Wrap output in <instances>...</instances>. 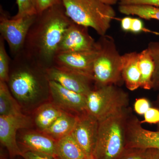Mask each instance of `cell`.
Wrapping results in <instances>:
<instances>
[{"mask_svg":"<svg viewBox=\"0 0 159 159\" xmlns=\"http://www.w3.org/2000/svg\"><path fill=\"white\" fill-rule=\"evenodd\" d=\"M72 21L62 4L37 14L23 51L46 69L53 66L63 35Z\"/></svg>","mask_w":159,"mask_h":159,"instance_id":"1","label":"cell"},{"mask_svg":"<svg viewBox=\"0 0 159 159\" xmlns=\"http://www.w3.org/2000/svg\"><path fill=\"white\" fill-rule=\"evenodd\" d=\"M47 69L23 50L11 60L7 83L13 97L30 102L49 92Z\"/></svg>","mask_w":159,"mask_h":159,"instance_id":"2","label":"cell"},{"mask_svg":"<svg viewBox=\"0 0 159 159\" xmlns=\"http://www.w3.org/2000/svg\"><path fill=\"white\" fill-rule=\"evenodd\" d=\"M132 112L129 107L99 121L94 159H119L126 148L125 125Z\"/></svg>","mask_w":159,"mask_h":159,"instance_id":"3","label":"cell"},{"mask_svg":"<svg viewBox=\"0 0 159 159\" xmlns=\"http://www.w3.org/2000/svg\"><path fill=\"white\" fill-rule=\"evenodd\" d=\"M67 16L74 22L94 29L100 36L106 34L115 18L111 6L99 0H61Z\"/></svg>","mask_w":159,"mask_h":159,"instance_id":"4","label":"cell"},{"mask_svg":"<svg viewBox=\"0 0 159 159\" xmlns=\"http://www.w3.org/2000/svg\"><path fill=\"white\" fill-rule=\"evenodd\" d=\"M97 42L98 53L93 66L95 87L120 85L124 82L122 76V55L119 54L115 40L105 34L100 36Z\"/></svg>","mask_w":159,"mask_h":159,"instance_id":"5","label":"cell"},{"mask_svg":"<svg viewBox=\"0 0 159 159\" xmlns=\"http://www.w3.org/2000/svg\"><path fill=\"white\" fill-rule=\"evenodd\" d=\"M128 93L119 86L95 87L87 96L86 112L99 121L129 107Z\"/></svg>","mask_w":159,"mask_h":159,"instance_id":"6","label":"cell"},{"mask_svg":"<svg viewBox=\"0 0 159 159\" xmlns=\"http://www.w3.org/2000/svg\"><path fill=\"white\" fill-rule=\"evenodd\" d=\"M0 11L1 36L8 44L13 57L24 48L28 32L37 14L14 19L9 17L2 6Z\"/></svg>","mask_w":159,"mask_h":159,"instance_id":"7","label":"cell"},{"mask_svg":"<svg viewBox=\"0 0 159 159\" xmlns=\"http://www.w3.org/2000/svg\"><path fill=\"white\" fill-rule=\"evenodd\" d=\"M126 148L156 149L159 150V131L143 128L141 121L131 113L125 125Z\"/></svg>","mask_w":159,"mask_h":159,"instance_id":"8","label":"cell"},{"mask_svg":"<svg viewBox=\"0 0 159 159\" xmlns=\"http://www.w3.org/2000/svg\"><path fill=\"white\" fill-rule=\"evenodd\" d=\"M88 28L72 21L63 35L57 54L89 51L95 48L97 42L89 33Z\"/></svg>","mask_w":159,"mask_h":159,"instance_id":"9","label":"cell"},{"mask_svg":"<svg viewBox=\"0 0 159 159\" xmlns=\"http://www.w3.org/2000/svg\"><path fill=\"white\" fill-rule=\"evenodd\" d=\"M98 53L97 42L96 48L91 51L58 53L53 66L78 72L94 80L93 66Z\"/></svg>","mask_w":159,"mask_h":159,"instance_id":"10","label":"cell"},{"mask_svg":"<svg viewBox=\"0 0 159 159\" xmlns=\"http://www.w3.org/2000/svg\"><path fill=\"white\" fill-rule=\"evenodd\" d=\"M49 80L58 83L65 88L87 96L93 87L94 80L91 77L74 71L56 66L47 69Z\"/></svg>","mask_w":159,"mask_h":159,"instance_id":"11","label":"cell"},{"mask_svg":"<svg viewBox=\"0 0 159 159\" xmlns=\"http://www.w3.org/2000/svg\"><path fill=\"white\" fill-rule=\"evenodd\" d=\"M31 121L24 114L17 116H0V141L9 152L11 157L22 155L16 142V132L30 126Z\"/></svg>","mask_w":159,"mask_h":159,"instance_id":"12","label":"cell"},{"mask_svg":"<svg viewBox=\"0 0 159 159\" xmlns=\"http://www.w3.org/2000/svg\"><path fill=\"white\" fill-rule=\"evenodd\" d=\"M99 121L87 112L78 115L71 134L88 157H92L97 142Z\"/></svg>","mask_w":159,"mask_h":159,"instance_id":"13","label":"cell"},{"mask_svg":"<svg viewBox=\"0 0 159 159\" xmlns=\"http://www.w3.org/2000/svg\"><path fill=\"white\" fill-rule=\"evenodd\" d=\"M49 91L54 104L59 107L77 113L87 112V96L70 90L58 83L49 80Z\"/></svg>","mask_w":159,"mask_h":159,"instance_id":"14","label":"cell"},{"mask_svg":"<svg viewBox=\"0 0 159 159\" xmlns=\"http://www.w3.org/2000/svg\"><path fill=\"white\" fill-rule=\"evenodd\" d=\"M21 142L26 151L57 159V141L43 132L26 133L22 136Z\"/></svg>","mask_w":159,"mask_h":159,"instance_id":"15","label":"cell"},{"mask_svg":"<svg viewBox=\"0 0 159 159\" xmlns=\"http://www.w3.org/2000/svg\"><path fill=\"white\" fill-rule=\"evenodd\" d=\"M122 76L125 86L129 90L134 91L140 87L139 53L129 52L122 55Z\"/></svg>","mask_w":159,"mask_h":159,"instance_id":"16","label":"cell"},{"mask_svg":"<svg viewBox=\"0 0 159 159\" xmlns=\"http://www.w3.org/2000/svg\"><path fill=\"white\" fill-rule=\"evenodd\" d=\"M78 116H74L63 111L48 129L43 132L56 141L71 134L77 122Z\"/></svg>","mask_w":159,"mask_h":159,"instance_id":"17","label":"cell"},{"mask_svg":"<svg viewBox=\"0 0 159 159\" xmlns=\"http://www.w3.org/2000/svg\"><path fill=\"white\" fill-rule=\"evenodd\" d=\"M63 111L55 104H43L38 108L35 113V124L41 132L44 131L54 123Z\"/></svg>","mask_w":159,"mask_h":159,"instance_id":"18","label":"cell"},{"mask_svg":"<svg viewBox=\"0 0 159 159\" xmlns=\"http://www.w3.org/2000/svg\"><path fill=\"white\" fill-rule=\"evenodd\" d=\"M57 159H85L87 157L71 134L57 141Z\"/></svg>","mask_w":159,"mask_h":159,"instance_id":"19","label":"cell"},{"mask_svg":"<svg viewBox=\"0 0 159 159\" xmlns=\"http://www.w3.org/2000/svg\"><path fill=\"white\" fill-rule=\"evenodd\" d=\"M139 66L141 73V88L145 90L152 89V79L155 70L153 58L148 49L139 53Z\"/></svg>","mask_w":159,"mask_h":159,"instance_id":"20","label":"cell"},{"mask_svg":"<svg viewBox=\"0 0 159 159\" xmlns=\"http://www.w3.org/2000/svg\"><path fill=\"white\" fill-rule=\"evenodd\" d=\"M11 93L7 83L0 81V116L22 114L19 104Z\"/></svg>","mask_w":159,"mask_h":159,"instance_id":"21","label":"cell"},{"mask_svg":"<svg viewBox=\"0 0 159 159\" xmlns=\"http://www.w3.org/2000/svg\"><path fill=\"white\" fill-rule=\"evenodd\" d=\"M119 10L122 14L135 15L144 19L159 21V8L148 5H119Z\"/></svg>","mask_w":159,"mask_h":159,"instance_id":"22","label":"cell"},{"mask_svg":"<svg viewBox=\"0 0 159 159\" xmlns=\"http://www.w3.org/2000/svg\"><path fill=\"white\" fill-rule=\"evenodd\" d=\"M11 60L6 51L5 40L0 36V81L8 82Z\"/></svg>","mask_w":159,"mask_h":159,"instance_id":"23","label":"cell"},{"mask_svg":"<svg viewBox=\"0 0 159 159\" xmlns=\"http://www.w3.org/2000/svg\"><path fill=\"white\" fill-rule=\"evenodd\" d=\"M147 49L152 57L155 64V70L152 77V89L159 90V41L150 42Z\"/></svg>","mask_w":159,"mask_h":159,"instance_id":"24","label":"cell"},{"mask_svg":"<svg viewBox=\"0 0 159 159\" xmlns=\"http://www.w3.org/2000/svg\"><path fill=\"white\" fill-rule=\"evenodd\" d=\"M18 6L16 14L11 17L14 19L20 18L28 16L37 14L34 0H16Z\"/></svg>","mask_w":159,"mask_h":159,"instance_id":"25","label":"cell"},{"mask_svg":"<svg viewBox=\"0 0 159 159\" xmlns=\"http://www.w3.org/2000/svg\"><path fill=\"white\" fill-rule=\"evenodd\" d=\"M152 149L126 148L119 159H149Z\"/></svg>","mask_w":159,"mask_h":159,"instance_id":"26","label":"cell"},{"mask_svg":"<svg viewBox=\"0 0 159 159\" xmlns=\"http://www.w3.org/2000/svg\"><path fill=\"white\" fill-rule=\"evenodd\" d=\"M34 2L37 14L52 6L62 4L61 0H34Z\"/></svg>","mask_w":159,"mask_h":159,"instance_id":"27","label":"cell"},{"mask_svg":"<svg viewBox=\"0 0 159 159\" xmlns=\"http://www.w3.org/2000/svg\"><path fill=\"white\" fill-rule=\"evenodd\" d=\"M141 123L157 124L159 123V110L156 107H151L144 114V119Z\"/></svg>","mask_w":159,"mask_h":159,"instance_id":"28","label":"cell"},{"mask_svg":"<svg viewBox=\"0 0 159 159\" xmlns=\"http://www.w3.org/2000/svg\"><path fill=\"white\" fill-rule=\"evenodd\" d=\"M151 107L149 100L145 98L137 99L134 104V110L140 115H144Z\"/></svg>","mask_w":159,"mask_h":159,"instance_id":"29","label":"cell"},{"mask_svg":"<svg viewBox=\"0 0 159 159\" xmlns=\"http://www.w3.org/2000/svg\"><path fill=\"white\" fill-rule=\"evenodd\" d=\"M129 32L134 34H139L142 32H152L157 34H159V33L154 32L146 29L144 27V23L143 21L139 18H132V19L131 25Z\"/></svg>","mask_w":159,"mask_h":159,"instance_id":"30","label":"cell"},{"mask_svg":"<svg viewBox=\"0 0 159 159\" xmlns=\"http://www.w3.org/2000/svg\"><path fill=\"white\" fill-rule=\"evenodd\" d=\"M119 5H148L159 8V0H119Z\"/></svg>","mask_w":159,"mask_h":159,"instance_id":"31","label":"cell"},{"mask_svg":"<svg viewBox=\"0 0 159 159\" xmlns=\"http://www.w3.org/2000/svg\"><path fill=\"white\" fill-rule=\"evenodd\" d=\"M22 157L24 159H55L49 157L39 155L37 154L28 151L23 152Z\"/></svg>","mask_w":159,"mask_h":159,"instance_id":"32","label":"cell"},{"mask_svg":"<svg viewBox=\"0 0 159 159\" xmlns=\"http://www.w3.org/2000/svg\"><path fill=\"white\" fill-rule=\"evenodd\" d=\"M132 18L126 16L122 18L121 20V27L122 31L125 32H129L131 25Z\"/></svg>","mask_w":159,"mask_h":159,"instance_id":"33","label":"cell"},{"mask_svg":"<svg viewBox=\"0 0 159 159\" xmlns=\"http://www.w3.org/2000/svg\"><path fill=\"white\" fill-rule=\"evenodd\" d=\"M149 159H159V150L156 149H152Z\"/></svg>","mask_w":159,"mask_h":159,"instance_id":"34","label":"cell"},{"mask_svg":"<svg viewBox=\"0 0 159 159\" xmlns=\"http://www.w3.org/2000/svg\"><path fill=\"white\" fill-rule=\"evenodd\" d=\"M99 1L107 5L112 6L116 4L119 0H99Z\"/></svg>","mask_w":159,"mask_h":159,"instance_id":"35","label":"cell"},{"mask_svg":"<svg viewBox=\"0 0 159 159\" xmlns=\"http://www.w3.org/2000/svg\"><path fill=\"white\" fill-rule=\"evenodd\" d=\"M155 107H157L159 110V93L157 97V100L155 102ZM157 130L159 131V123L157 125Z\"/></svg>","mask_w":159,"mask_h":159,"instance_id":"36","label":"cell"},{"mask_svg":"<svg viewBox=\"0 0 159 159\" xmlns=\"http://www.w3.org/2000/svg\"><path fill=\"white\" fill-rule=\"evenodd\" d=\"M85 159H94L93 158V157H87Z\"/></svg>","mask_w":159,"mask_h":159,"instance_id":"37","label":"cell"}]
</instances>
